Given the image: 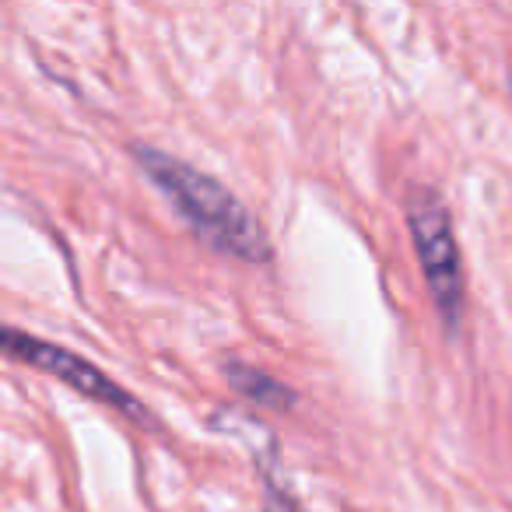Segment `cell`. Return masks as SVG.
I'll return each instance as SVG.
<instances>
[{
    "label": "cell",
    "mask_w": 512,
    "mask_h": 512,
    "mask_svg": "<svg viewBox=\"0 0 512 512\" xmlns=\"http://www.w3.org/2000/svg\"><path fill=\"white\" fill-rule=\"evenodd\" d=\"M134 158L137 169L169 197L176 214L193 228V235L204 246H211L221 256L242 260V264L271 260L267 232L256 225V218L228 186H221L214 176L193 169L190 162L169 155V151L151 148V144H134Z\"/></svg>",
    "instance_id": "6da1fadb"
},
{
    "label": "cell",
    "mask_w": 512,
    "mask_h": 512,
    "mask_svg": "<svg viewBox=\"0 0 512 512\" xmlns=\"http://www.w3.org/2000/svg\"><path fill=\"white\" fill-rule=\"evenodd\" d=\"M407 225H411L418 264L425 271L435 309H439L442 323L449 330H456L463 320V306H467V288H463V264L453 235V221H449V211L439 193L428 190V186L411 190V197H407Z\"/></svg>",
    "instance_id": "7a4b0ae2"
},
{
    "label": "cell",
    "mask_w": 512,
    "mask_h": 512,
    "mask_svg": "<svg viewBox=\"0 0 512 512\" xmlns=\"http://www.w3.org/2000/svg\"><path fill=\"white\" fill-rule=\"evenodd\" d=\"M0 358H11V362H22V365H29V369L46 372V376H53L57 383H64V386H71L74 393H81V397L99 400V404L113 407V411H123L134 421L148 418L141 400L130 397L116 379H109L102 369H95L88 358L60 348V344L39 341L36 334H25V330L4 327V323H0Z\"/></svg>",
    "instance_id": "3957f363"
},
{
    "label": "cell",
    "mask_w": 512,
    "mask_h": 512,
    "mask_svg": "<svg viewBox=\"0 0 512 512\" xmlns=\"http://www.w3.org/2000/svg\"><path fill=\"white\" fill-rule=\"evenodd\" d=\"M225 379L239 397H246L256 407H267V411H292L299 404V393L292 386H285L281 379H274L264 369H256V365L225 362Z\"/></svg>",
    "instance_id": "277c9868"
},
{
    "label": "cell",
    "mask_w": 512,
    "mask_h": 512,
    "mask_svg": "<svg viewBox=\"0 0 512 512\" xmlns=\"http://www.w3.org/2000/svg\"><path fill=\"white\" fill-rule=\"evenodd\" d=\"M256 470L264 477V512H302L295 495L288 491L285 474H281V453L278 446H267V456H256Z\"/></svg>",
    "instance_id": "5b68a950"
}]
</instances>
